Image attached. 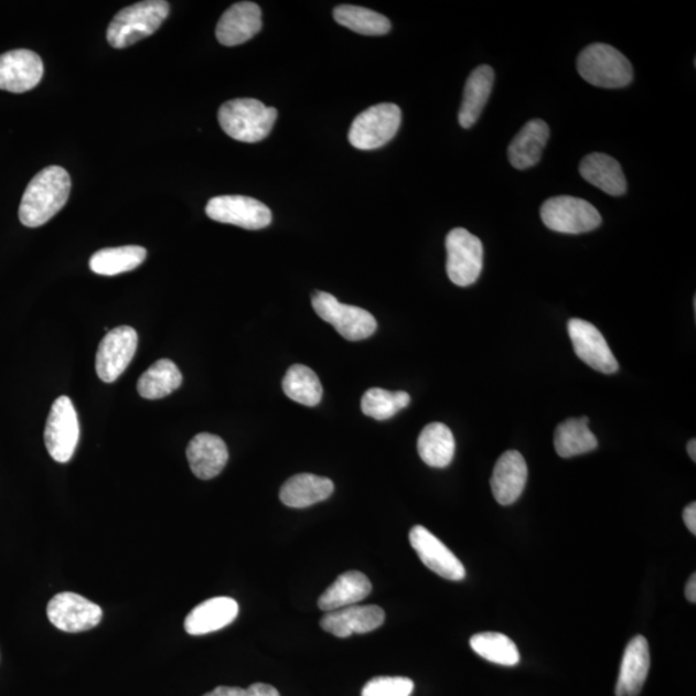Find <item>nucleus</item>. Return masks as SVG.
I'll list each match as a JSON object with an SVG mask.
<instances>
[{"mask_svg":"<svg viewBox=\"0 0 696 696\" xmlns=\"http://www.w3.org/2000/svg\"><path fill=\"white\" fill-rule=\"evenodd\" d=\"M71 175L64 168H44L30 181L20 204V221L26 227H40L64 208L71 195Z\"/></svg>","mask_w":696,"mask_h":696,"instance_id":"nucleus-1","label":"nucleus"},{"mask_svg":"<svg viewBox=\"0 0 696 696\" xmlns=\"http://www.w3.org/2000/svg\"><path fill=\"white\" fill-rule=\"evenodd\" d=\"M278 110L255 98H236L221 106L218 121L224 132L240 142L255 143L272 131Z\"/></svg>","mask_w":696,"mask_h":696,"instance_id":"nucleus-2","label":"nucleus"},{"mask_svg":"<svg viewBox=\"0 0 696 696\" xmlns=\"http://www.w3.org/2000/svg\"><path fill=\"white\" fill-rule=\"evenodd\" d=\"M170 11V3L164 0H147L129 6L111 21L107 29V42L114 49L129 47L154 34Z\"/></svg>","mask_w":696,"mask_h":696,"instance_id":"nucleus-3","label":"nucleus"},{"mask_svg":"<svg viewBox=\"0 0 696 696\" xmlns=\"http://www.w3.org/2000/svg\"><path fill=\"white\" fill-rule=\"evenodd\" d=\"M582 78L600 88H623L633 81V67L622 52L609 44L588 45L577 61Z\"/></svg>","mask_w":696,"mask_h":696,"instance_id":"nucleus-4","label":"nucleus"},{"mask_svg":"<svg viewBox=\"0 0 696 696\" xmlns=\"http://www.w3.org/2000/svg\"><path fill=\"white\" fill-rule=\"evenodd\" d=\"M401 126V110L395 104H379L357 115L349 141L358 150H376L392 141Z\"/></svg>","mask_w":696,"mask_h":696,"instance_id":"nucleus-5","label":"nucleus"},{"mask_svg":"<svg viewBox=\"0 0 696 696\" xmlns=\"http://www.w3.org/2000/svg\"><path fill=\"white\" fill-rule=\"evenodd\" d=\"M540 217L553 232L585 234L601 225L602 217L591 203L574 196L550 197L540 208Z\"/></svg>","mask_w":696,"mask_h":696,"instance_id":"nucleus-6","label":"nucleus"},{"mask_svg":"<svg viewBox=\"0 0 696 696\" xmlns=\"http://www.w3.org/2000/svg\"><path fill=\"white\" fill-rule=\"evenodd\" d=\"M312 308L318 317L332 324L347 341L366 340L377 331V321L371 312L356 306L343 304L331 293L320 290L313 293Z\"/></svg>","mask_w":696,"mask_h":696,"instance_id":"nucleus-7","label":"nucleus"},{"mask_svg":"<svg viewBox=\"0 0 696 696\" xmlns=\"http://www.w3.org/2000/svg\"><path fill=\"white\" fill-rule=\"evenodd\" d=\"M447 272L458 287L475 285L483 271L484 248L478 236L465 228H454L447 236Z\"/></svg>","mask_w":696,"mask_h":696,"instance_id":"nucleus-8","label":"nucleus"},{"mask_svg":"<svg viewBox=\"0 0 696 696\" xmlns=\"http://www.w3.org/2000/svg\"><path fill=\"white\" fill-rule=\"evenodd\" d=\"M81 427L71 397L60 396L53 403L44 430V443L58 463L71 462L78 447Z\"/></svg>","mask_w":696,"mask_h":696,"instance_id":"nucleus-9","label":"nucleus"},{"mask_svg":"<svg viewBox=\"0 0 696 696\" xmlns=\"http://www.w3.org/2000/svg\"><path fill=\"white\" fill-rule=\"evenodd\" d=\"M206 216L219 224L235 225L247 229H261L271 224L269 206L257 199L243 195H222L211 199L205 208Z\"/></svg>","mask_w":696,"mask_h":696,"instance_id":"nucleus-10","label":"nucleus"},{"mask_svg":"<svg viewBox=\"0 0 696 696\" xmlns=\"http://www.w3.org/2000/svg\"><path fill=\"white\" fill-rule=\"evenodd\" d=\"M139 346V335L132 326L121 325L104 336L96 356V372L106 384L117 381L131 364Z\"/></svg>","mask_w":696,"mask_h":696,"instance_id":"nucleus-11","label":"nucleus"},{"mask_svg":"<svg viewBox=\"0 0 696 696\" xmlns=\"http://www.w3.org/2000/svg\"><path fill=\"white\" fill-rule=\"evenodd\" d=\"M50 622L64 632H84L101 622L103 609L78 593L63 592L53 598L47 607Z\"/></svg>","mask_w":696,"mask_h":696,"instance_id":"nucleus-12","label":"nucleus"},{"mask_svg":"<svg viewBox=\"0 0 696 696\" xmlns=\"http://www.w3.org/2000/svg\"><path fill=\"white\" fill-rule=\"evenodd\" d=\"M568 332L574 351L580 361L603 374H613L619 370V364L614 354L611 353L606 336L593 324L582 319H571L568 323Z\"/></svg>","mask_w":696,"mask_h":696,"instance_id":"nucleus-13","label":"nucleus"},{"mask_svg":"<svg viewBox=\"0 0 696 696\" xmlns=\"http://www.w3.org/2000/svg\"><path fill=\"white\" fill-rule=\"evenodd\" d=\"M409 540L413 549L416 550L420 561L428 569L438 574L439 577L449 580H462L465 577V569L459 558L436 538L435 535L427 531L422 525H416L409 533Z\"/></svg>","mask_w":696,"mask_h":696,"instance_id":"nucleus-14","label":"nucleus"},{"mask_svg":"<svg viewBox=\"0 0 696 696\" xmlns=\"http://www.w3.org/2000/svg\"><path fill=\"white\" fill-rule=\"evenodd\" d=\"M43 61L35 52L14 50L0 55V89L12 94L32 90L43 78Z\"/></svg>","mask_w":696,"mask_h":696,"instance_id":"nucleus-15","label":"nucleus"},{"mask_svg":"<svg viewBox=\"0 0 696 696\" xmlns=\"http://www.w3.org/2000/svg\"><path fill=\"white\" fill-rule=\"evenodd\" d=\"M384 609L377 606H354L329 611L321 618L320 625L335 638L346 639L358 633H370L385 623Z\"/></svg>","mask_w":696,"mask_h":696,"instance_id":"nucleus-16","label":"nucleus"},{"mask_svg":"<svg viewBox=\"0 0 696 696\" xmlns=\"http://www.w3.org/2000/svg\"><path fill=\"white\" fill-rule=\"evenodd\" d=\"M263 29V12L256 3L240 2L222 14L216 36L226 47H235L256 36Z\"/></svg>","mask_w":696,"mask_h":696,"instance_id":"nucleus-17","label":"nucleus"},{"mask_svg":"<svg viewBox=\"0 0 696 696\" xmlns=\"http://www.w3.org/2000/svg\"><path fill=\"white\" fill-rule=\"evenodd\" d=\"M527 481V464L522 453L508 450L496 462L491 480L492 492L502 506L514 504L522 496Z\"/></svg>","mask_w":696,"mask_h":696,"instance_id":"nucleus-18","label":"nucleus"},{"mask_svg":"<svg viewBox=\"0 0 696 696\" xmlns=\"http://www.w3.org/2000/svg\"><path fill=\"white\" fill-rule=\"evenodd\" d=\"M191 471L197 479L211 480L226 468L228 450L219 436L199 433L190 441L186 450Z\"/></svg>","mask_w":696,"mask_h":696,"instance_id":"nucleus-19","label":"nucleus"},{"mask_svg":"<svg viewBox=\"0 0 696 696\" xmlns=\"http://www.w3.org/2000/svg\"><path fill=\"white\" fill-rule=\"evenodd\" d=\"M239 614V606L232 598H213L190 611L185 630L191 636H203L225 629Z\"/></svg>","mask_w":696,"mask_h":696,"instance_id":"nucleus-20","label":"nucleus"},{"mask_svg":"<svg viewBox=\"0 0 696 696\" xmlns=\"http://www.w3.org/2000/svg\"><path fill=\"white\" fill-rule=\"evenodd\" d=\"M650 670V650L644 636H636L627 645L615 686L617 696H638Z\"/></svg>","mask_w":696,"mask_h":696,"instance_id":"nucleus-21","label":"nucleus"},{"mask_svg":"<svg viewBox=\"0 0 696 696\" xmlns=\"http://www.w3.org/2000/svg\"><path fill=\"white\" fill-rule=\"evenodd\" d=\"M549 127L545 120L527 121L508 147V159L512 167L524 171L537 165L547 147Z\"/></svg>","mask_w":696,"mask_h":696,"instance_id":"nucleus-22","label":"nucleus"},{"mask_svg":"<svg viewBox=\"0 0 696 696\" xmlns=\"http://www.w3.org/2000/svg\"><path fill=\"white\" fill-rule=\"evenodd\" d=\"M372 592V583L362 571H347L341 574L320 596L318 606L320 610L334 611L347 607L357 606L368 598Z\"/></svg>","mask_w":696,"mask_h":696,"instance_id":"nucleus-23","label":"nucleus"},{"mask_svg":"<svg viewBox=\"0 0 696 696\" xmlns=\"http://www.w3.org/2000/svg\"><path fill=\"white\" fill-rule=\"evenodd\" d=\"M495 74L491 66L475 68L465 82L463 101L459 110V125L471 128L480 118L494 86Z\"/></svg>","mask_w":696,"mask_h":696,"instance_id":"nucleus-24","label":"nucleus"},{"mask_svg":"<svg viewBox=\"0 0 696 696\" xmlns=\"http://www.w3.org/2000/svg\"><path fill=\"white\" fill-rule=\"evenodd\" d=\"M333 492L332 480L312 473H300L281 486L280 501L290 508H306L328 500Z\"/></svg>","mask_w":696,"mask_h":696,"instance_id":"nucleus-25","label":"nucleus"},{"mask_svg":"<svg viewBox=\"0 0 696 696\" xmlns=\"http://www.w3.org/2000/svg\"><path fill=\"white\" fill-rule=\"evenodd\" d=\"M579 172L587 182L599 188L603 193L611 196L625 194L627 180L622 167L610 156L592 152L582 160Z\"/></svg>","mask_w":696,"mask_h":696,"instance_id":"nucleus-26","label":"nucleus"},{"mask_svg":"<svg viewBox=\"0 0 696 696\" xmlns=\"http://www.w3.org/2000/svg\"><path fill=\"white\" fill-rule=\"evenodd\" d=\"M418 454L430 468H448L456 454L453 432L439 422L426 426L418 438Z\"/></svg>","mask_w":696,"mask_h":696,"instance_id":"nucleus-27","label":"nucleus"},{"mask_svg":"<svg viewBox=\"0 0 696 696\" xmlns=\"http://www.w3.org/2000/svg\"><path fill=\"white\" fill-rule=\"evenodd\" d=\"M590 418H570L558 425L555 432L556 453L561 458H572L590 453L599 447L598 438L588 428Z\"/></svg>","mask_w":696,"mask_h":696,"instance_id":"nucleus-28","label":"nucleus"},{"mask_svg":"<svg viewBox=\"0 0 696 696\" xmlns=\"http://www.w3.org/2000/svg\"><path fill=\"white\" fill-rule=\"evenodd\" d=\"M147 257L148 250L140 246L106 248L96 251L90 257L89 267L92 271L103 277H115V275L136 270Z\"/></svg>","mask_w":696,"mask_h":696,"instance_id":"nucleus-29","label":"nucleus"},{"mask_svg":"<svg viewBox=\"0 0 696 696\" xmlns=\"http://www.w3.org/2000/svg\"><path fill=\"white\" fill-rule=\"evenodd\" d=\"M182 385V374L170 358H162L142 374L137 389L143 399L158 400L171 395Z\"/></svg>","mask_w":696,"mask_h":696,"instance_id":"nucleus-30","label":"nucleus"},{"mask_svg":"<svg viewBox=\"0 0 696 696\" xmlns=\"http://www.w3.org/2000/svg\"><path fill=\"white\" fill-rule=\"evenodd\" d=\"M282 392L298 404L317 407L323 397V386L317 373L304 365L290 366L282 379Z\"/></svg>","mask_w":696,"mask_h":696,"instance_id":"nucleus-31","label":"nucleus"},{"mask_svg":"<svg viewBox=\"0 0 696 696\" xmlns=\"http://www.w3.org/2000/svg\"><path fill=\"white\" fill-rule=\"evenodd\" d=\"M333 14L339 24L358 34L385 35L392 30V22L384 14L364 9V7L339 6Z\"/></svg>","mask_w":696,"mask_h":696,"instance_id":"nucleus-32","label":"nucleus"},{"mask_svg":"<svg viewBox=\"0 0 696 696\" xmlns=\"http://www.w3.org/2000/svg\"><path fill=\"white\" fill-rule=\"evenodd\" d=\"M470 645L485 661L506 667H514L520 662L518 649L514 641L499 632L478 633L470 640Z\"/></svg>","mask_w":696,"mask_h":696,"instance_id":"nucleus-33","label":"nucleus"},{"mask_svg":"<svg viewBox=\"0 0 696 696\" xmlns=\"http://www.w3.org/2000/svg\"><path fill=\"white\" fill-rule=\"evenodd\" d=\"M410 404V395L405 392H387L384 388H371L362 399L365 416L377 420L393 418Z\"/></svg>","mask_w":696,"mask_h":696,"instance_id":"nucleus-34","label":"nucleus"},{"mask_svg":"<svg viewBox=\"0 0 696 696\" xmlns=\"http://www.w3.org/2000/svg\"><path fill=\"white\" fill-rule=\"evenodd\" d=\"M415 683L407 677H374L363 687L362 696H410Z\"/></svg>","mask_w":696,"mask_h":696,"instance_id":"nucleus-35","label":"nucleus"},{"mask_svg":"<svg viewBox=\"0 0 696 696\" xmlns=\"http://www.w3.org/2000/svg\"><path fill=\"white\" fill-rule=\"evenodd\" d=\"M203 696H281L278 688L269 684L257 683L248 688L218 686Z\"/></svg>","mask_w":696,"mask_h":696,"instance_id":"nucleus-36","label":"nucleus"},{"mask_svg":"<svg viewBox=\"0 0 696 696\" xmlns=\"http://www.w3.org/2000/svg\"><path fill=\"white\" fill-rule=\"evenodd\" d=\"M684 522L687 529L694 535L696 534V503L693 502L684 510Z\"/></svg>","mask_w":696,"mask_h":696,"instance_id":"nucleus-37","label":"nucleus"},{"mask_svg":"<svg viewBox=\"0 0 696 696\" xmlns=\"http://www.w3.org/2000/svg\"><path fill=\"white\" fill-rule=\"evenodd\" d=\"M685 595H686V599L688 601H690L692 603L696 602V576H695V572L693 574L690 579H688V582H687L686 588H685Z\"/></svg>","mask_w":696,"mask_h":696,"instance_id":"nucleus-38","label":"nucleus"},{"mask_svg":"<svg viewBox=\"0 0 696 696\" xmlns=\"http://www.w3.org/2000/svg\"><path fill=\"white\" fill-rule=\"evenodd\" d=\"M687 453H688V456H690V458L695 462L696 461V441H695V439L688 441V443H687Z\"/></svg>","mask_w":696,"mask_h":696,"instance_id":"nucleus-39","label":"nucleus"}]
</instances>
